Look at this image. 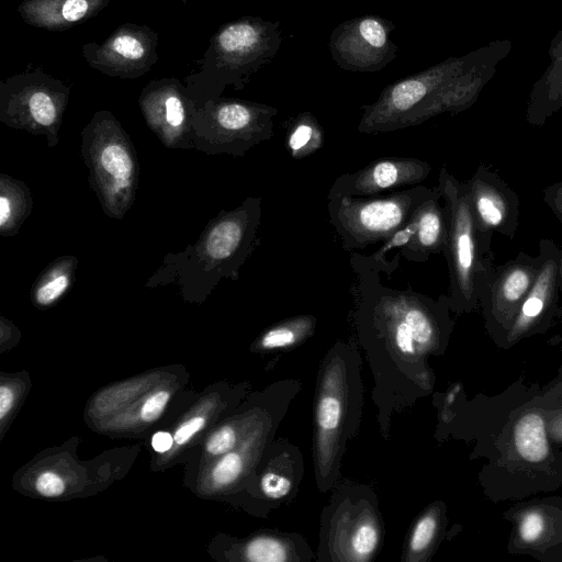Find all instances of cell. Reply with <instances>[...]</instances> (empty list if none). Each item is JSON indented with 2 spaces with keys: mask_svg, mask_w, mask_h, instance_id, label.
Wrapping results in <instances>:
<instances>
[{
  "mask_svg": "<svg viewBox=\"0 0 562 562\" xmlns=\"http://www.w3.org/2000/svg\"><path fill=\"white\" fill-rule=\"evenodd\" d=\"M559 277H560V290L562 291V247H560Z\"/></svg>",
  "mask_w": 562,
  "mask_h": 562,
  "instance_id": "f35d334b",
  "label": "cell"
},
{
  "mask_svg": "<svg viewBox=\"0 0 562 562\" xmlns=\"http://www.w3.org/2000/svg\"><path fill=\"white\" fill-rule=\"evenodd\" d=\"M316 318L312 315H299L267 328L257 339L256 349L263 352L288 350L303 344L313 336Z\"/></svg>",
  "mask_w": 562,
  "mask_h": 562,
  "instance_id": "603a6c76",
  "label": "cell"
},
{
  "mask_svg": "<svg viewBox=\"0 0 562 562\" xmlns=\"http://www.w3.org/2000/svg\"><path fill=\"white\" fill-rule=\"evenodd\" d=\"M139 106L148 125L166 136L184 131L198 110L187 88L173 77L149 81L139 95Z\"/></svg>",
  "mask_w": 562,
  "mask_h": 562,
  "instance_id": "e0dca14e",
  "label": "cell"
},
{
  "mask_svg": "<svg viewBox=\"0 0 562 562\" xmlns=\"http://www.w3.org/2000/svg\"><path fill=\"white\" fill-rule=\"evenodd\" d=\"M239 431L234 425H224L214 431L206 441V452L211 456H223L236 448Z\"/></svg>",
  "mask_w": 562,
  "mask_h": 562,
  "instance_id": "4dcf8cb0",
  "label": "cell"
},
{
  "mask_svg": "<svg viewBox=\"0 0 562 562\" xmlns=\"http://www.w3.org/2000/svg\"><path fill=\"white\" fill-rule=\"evenodd\" d=\"M71 271L70 260H59L49 267L34 284V302L48 306L58 301L70 288Z\"/></svg>",
  "mask_w": 562,
  "mask_h": 562,
  "instance_id": "4316f807",
  "label": "cell"
},
{
  "mask_svg": "<svg viewBox=\"0 0 562 562\" xmlns=\"http://www.w3.org/2000/svg\"><path fill=\"white\" fill-rule=\"evenodd\" d=\"M550 64L533 83L526 110L528 124L540 127L562 108V27L549 47Z\"/></svg>",
  "mask_w": 562,
  "mask_h": 562,
  "instance_id": "44dd1931",
  "label": "cell"
},
{
  "mask_svg": "<svg viewBox=\"0 0 562 562\" xmlns=\"http://www.w3.org/2000/svg\"><path fill=\"white\" fill-rule=\"evenodd\" d=\"M439 187L417 207V223L412 241L401 248L400 255L413 261H426L430 255L443 252L447 240V217Z\"/></svg>",
  "mask_w": 562,
  "mask_h": 562,
  "instance_id": "ffe728a7",
  "label": "cell"
},
{
  "mask_svg": "<svg viewBox=\"0 0 562 562\" xmlns=\"http://www.w3.org/2000/svg\"><path fill=\"white\" fill-rule=\"evenodd\" d=\"M70 87L41 69L25 70L0 82V119L15 128L55 134Z\"/></svg>",
  "mask_w": 562,
  "mask_h": 562,
  "instance_id": "9c48e42d",
  "label": "cell"
},
{
  "mask_svg": "<svg viewBox=\"0 0 562 562\" xmlns=\"http://www.w3.org/2000/svg\"><path fill=\"white\" fill-rule=\"evenodd\" d=\"M431 166L411 157L376 159L364 168L339 176L330 190L352 196H374L386 191H398L424 181Z\"/></svg>",
  "mask_w": 562,
  "mask_h": 562,
  "instance_id": "2e32d148",
  "label": "cell"
},
{
  "mask_svg": "<svg viewBox=\"0 0 562 562\" xmlns=\"http://www.w3.org/2000/svg\"><path fill=\"white\" fill-rule=\"evenodd\" d=\"M29 198V196H27ZM26 191L20 189L11 179L1 180L0 229L2 235L14 234L26 216Z\"/></svg>",
  "mask_w": 562,
  "mask_h": 562,
  "instance_id": "83f0119b",
  "label": "cell"
},
{
  "mask_svg": "<svg viewBox=\"0 0 562 562\" xmlns=\"http://www.w3.org/2000/svg\"><path fill=\"white\" fill-rule=\"evenodd\" d=\"M322 126L310 112L300 113L292 121L286 139L290 154L295 159L305 158L323 146Z\"/></svg>",
  "mask_w": 562,
  "mask_h": 562,
  "instance_id": "484cf974",
  "label": "cell"
},
{
  "mask_svg": "<svg viewBox=\"0 0 562 562\" xmlns=\"http://www.w3.org/2000/svg\"><path fill=\"white\" fill-rule=\"evenodd\" d=\"M273 106L238 99H209L196 110L194 122L212 128L223 140L247 149L273 134Z\"/></svg>",
  "mask_w": 562,
  "mask_h": 562,
  "instance_id": "7c38bea8",
  "label": "cell"
},
{
  "mask_svg": "<svg viewBox=\"0 0 562 562\" xmlns=\"http://www.w3.org/2000/svg\"><path fill=\"white\" fill-rule=\"evenodd\" d=\"M362 359L350 342L337 341L324 356L314 400L313 464L319 492L340 480L347 445L358 432L364 400Z\"/></svg>",
  "mask_w": 562,
  "mask_h": 562,
  "instance_id": "7a4b0ae2",
  "label": "cell"
},
{
  "mask_svg": "<svg viewBox=\"0 0 562 562\" xmlns=\"http://www.w3.org/2000/svg\"><path fill=\"white\" fill-rule=\"evenodd\" d=\"M465 61L467 55L450 57L389 85L373 103L362 106L358 132H391L429 120L430 108L439 91Z\"/></svg>",
  "mask_w": 562,
  "mask_h": 562,
  "instance_id": "ba28073f",
  "label": "cell"
},
{
  "mask_svg": "<svg viewBox=\"0 0 562 562\" xmlns=\"http://www.w3.org/2000/svg\"><path fill=\"white\" fill-rule=\"evenodd\" d=\"M35 488L42 496L58 497L65 491V483L58 474L45 471L37 476Z\"/></svg>",
  "mask_w": 562,
  "mask_h": 562,
  "instance_id": "836d02e7",
  "label": "cell"
},
{
  "mask_svg": "<svg viewBox=\"0 0 562 562\" xmlns=\"http://www.w3.org/2000/svg\"><path fill=\"white\" fill-rule=\"evenodd\" d=\"M415 213V212H414ZM417 229V223L416 218L413 214L411 220L402 226L400 229H397L390 238H387L385 241H383L382 247L374 252L372 256L369 257H362L366 259L368 266L364 268L373 269V268H380L382 269V262H384L385 254L390 250H393L394 248H403L404 246L408 245Z\"/></svg>",
  "mask_w": 562,
  "mask_h": 562,
  "instance_id": "f546056e",
  "label": "cell"
},
{
  "mask_svg": "<svg viewBox=\"0 0 562 562\" xmlns=\"http://www.w3.org/2000/svg\"><path fill=\"white\" fill-rule=\"evenodd\" d=\"M440 529V508L432 504L414 520L404 546L403 562H423L431 553Z\"/></svg>",
  "mask_w": 562,
  "mask_h": 562,
  "instance_id": "cb8c5ba5",
  "label": "cell"
},
{
  "mask_svg": "<svg viewBox=\"0 0 562 562\" xmlns=\"http://www.w3.org/2000/svg\"><path fill=\"white\" fill-rule=\"evenodd\" d=\"M252 493L269 512L294 499L304 476V458L299 447L274 438L263 451L252 473Z\"/></svg>",
  "mask_w": 562,
  "mask_h": 562,
  "instance_id": "4fadbf2b",
  "label": "cell"
},
{
  "mask_svg": "<svg viewBox=\"0 0 562 562\" xmlns=\"http://www.w3.org/2000/svg\"><path fill=\"white\" fill-rule=\"evenodd\" d=\"M393 30L392 22L378 15L347 20L330 34L331 58L344 70H381L397 55V47L391 40Z\"/></svg>",
  "mask_w": 562,
  "mask_h": 562,
  "instance_id": "8fae6325",
  "label": "cell"
},
{
  "mask_svg": "<svg viewBox=\"0 0 562 562\" xmlns=\"http://www.w3.org/2000/svg\"><path fill=\"white\" fill-rule=\"evenodd\" d=\"M109 3L110 0H23L18 12L31 26L60 32L95 16Z\"/></svg>",
  "mask_w": 562,
  "mask_h": 562,
  "instance_id": "d6986e66",
  "label": "cell"
},
{
  "mask_svg": "<svg viewBox=\"0 0 562 562\" xmlns=\"http://www.w3.org/2000/svg\"><path fill=\"white\" fill-rule=\"evenodd\" d=\"M241 558L250 562H312L316 555L302 535L265 530L248 538Z\"/></svg>",
  "mask_w": 562,
  "mask_h": 562,
  "instance_id": "7402d4cb",
  "label": "cell"
},
{
  "mask_svg": "<svg viewBox=\"0 0 562 562\" xmlns=\"http://www.w3.org/2000/svg\"><path fill=\"white\" fill-rule=\"evenodd\" d=\"M514 442L524 460L532 463L543 461L549 452L543 418L537 413L519 418L514 429Z\"/></svg>",
  "mask_w": 562,
  "mask_h": 562,
  "instance_id": "d4e9b609",
  "label": "cell"
},
{
  "mask_svg": "<svg viewBox=\"0 0 562 562\" xmlns=\"http://www.w3.org/2000/svg\"><path fill=\"white\" fill-rule=\"evenodd\" d=\"M435 190L413 186L383 196H352L329 190V221L346 250H360L390 238Z\"/></svg>",
  "mask_w": 562,
  "mask_h": 562,
  "instance_id": "8992f818",
  "label": "cell"
},
{
  "mask_svg": "<svg viewBox=\"0 0 562 562\" xmlns=\"http://www.w3.org/2000/svg\"><path fill=\"white\" fill-rule=\"evenodd\" d=\"M477 225L513 239L519 223L516 192L488 166L481 164L465 182Z\"/></svg>",
  "mask_w": 562,
  "mask_h": 562,
  "instance_id": "5bb4252c",
  "label": "cell"
},
{
  "mask_svg": "<svg viewBox=\"0 0 562 562\" xmlns=\"http://www.w3.org/2000/svg\"><path fill=\"white\" fill-rule=\"evenodd\" d=\"M544 526L546 521L539 512H528L519 524L520 538L527 543H532L541 537Z\"/></svg>",
  "mask_w": 562,
  "mask_h": 562,
  "instance_id": "1f68e13d",
  "label": "cell"
},
{
  "mask_svg": "<svg viewBox=\"0 0 562 562\" xmlns=\"http://www.w3.org/2000/svg\"><path fill=\"white\" fill-rule=\"evenodd\" d=\"M542 262L537 279L510 325V335L519 336L538 326L554 310L560 291V247L551 239L539 241Z\"/></svg>",
  "mask_w": 562,
  "mask_h": 562,
  "instance_id": "ac0fdd59",
  "label": "cell"
},
{
  "mask_svg": "<svg viewBox=\"0 0 562 562\" xmlns=\"http://www.w3.org/2000/svg\"><path fill=\"white\" fill-rule=\"evenodd\" d=\"M321 516L318 562H370L384 539V522L374 491L338 482Z\"/></svg>",
  "mask_w": 562,
  "mask_h": 562,
  "instance_id": "5b68a950",
  "label": "cell"
},
{
  "mask_svg": "<svg viewBox=\"0 0 562 562\" xmlns=\"http://www.w3.org/2000/svg\"><path fill=\"white\" fill-rule=\"evenodd\" d=\"M366 276L355 324L374 378L380 428L386 432L395 411L431 390L426 361L441 342L450 306L447 296L435 302L419 293L385 288L371 271Z\"/></svg>",
  "mask_w": 562,
  "mask_h": 562,
  "instance_id": "6da1fadb",
  "label": "cell"
},
{
  "mask_svg": "<svg viewBox=\"0 0 562 562\" xmlns=\"http://www.w3.org/2000/svg\"><path fill=\"white\" fill-rule=\"evenodd\" d=\"M257 463L237 448L225 453L217 460L211 471V480L215 487H226L237 483L244 476H250Z\"/></svg>",
  "mask_w": 562,
  "mask_h": 562,
  "instance_id": "f1b7e54d",
  "label": "cell"
},
{
  "mask_svg": "<svg viewBox=\"0 0 562 562\" xmlns=\"http://www.w3.org/2000/svg\"><path fill=\"white\" fill-rule=\"evenodd\" d=\"M14 404V393L8 385L0 386V419L3 422Z\"/></svg>",
  "mask_w": 562,
  "mask_h": 562,
  "instance_id": "8d00e7d4",
  "label": "cell"
},
{
  "mask_svg": "<svg viewBox=\"0 0 562 562\" xmlns=\"http://www.w3.org/2000/svg\"><path fill=\"white\" fill-rule=\"evenodd\" d=\"M182 2H188L189 0H181Z\"/></svg>",
  "mask_w": 562,
  "mask_h": 562,
  "instance_id": "ab89813d",
  "label": "cell"
},
{
  "mask_svg": "<svg viewBox=\"0 0 562 562\" xmlns=\"http://www.w3.org/2000/svg\"><path fill=\"white\" fill-rule=\"evenodd\" d=\"M158 34L148 25L124 23L102 43L89 42L81 53L88 65L113 78L137 79L158 61Z\"/></svg>",
  "mask_w": 562,
  "mask_h": 562,
  "instance_id": "30bf717a",
  "label": "cell"
},
{
  "mask_svg": "<svg viewBox=\"0 0 562 562\" xmlns=\"http://www.w3.org/2000/svg\"><path fill=\"white\" fill-rule=\"evenodd\" d=\"M173 436L167 431H158L151 438V447L157 452H166L173 445Z\"/></svg>",
  "mask_w": 562,
  "mask_h": 562,
  "instance_id": "74e56055",
  "label": "cell"
},
{
  "mask_svg": "<svg viewBox=\"0 0 562 562\" xmlns=\"http://www.w3.org/2000/svg\"><path fill=\"white\" fill-rule=\"evenodd\" d=\"M82 140L90 180L104 211L123 216L133 202L138 173L126 133L109 111H99L83 130Z\"/></svg>",
  "mask_w": 562,
  "mask_h": 562,
  "instance_id": "52a82bcc",
  "label": "cell"
},
{
  "mask_svg": "<svg viewBox=\"0 0 562 562\" xmlns=\"http://www.w3.org/2000/svg\"><path fill=\"white\" fill-rule=\"evenodd\" d=\"M279 22L243 16L218 27L210 40L198 71L186 88L194 100L220 97L227 86L244 89L251 76L269 64L281 44Z\"/></svg>",
  "mask_w": 562,
  "mask_h": 562,
  "instance_id": "277c9868",
  "label": "cell"
},
{
  "mask_svg": "<svg viewBox=\"0 0 562 562\" xmlns=\"http://www.w3.org/2000/svg\"><path fill=\"white\" fill-rule=\"evenodd\" d=\"M542 199L562 224V181H557L546 187Z\"/></svg>",
  "mask_w": 562,
  "mask_h": 562,
  "instance_id": "d590c367",
  "label": "cell"
},
{
  "mask_svg": "<svg viewBox=\"0 0 562 562\" xmlns=\"http://www.w3.org/2000/svg\"><path fill=\"white\" fill-rule=\"evenodd\" d=\"M561 432H562V430H561Z\"/></svg>",
  "mask_w": 562,
  "mask_h": 562,
  "instance_id": "60d3db41",
  "label": "cell"
},
{
  "mask_svg": "<svg viewBox=\"0 0 562 562\" xmlns=\"http://www.w3.org/2000/svg\"><path fill=\"white\" fill-rule=\"evenodd\" d=\"M438 187L447 217L443 254L450 277L448 303L453 311L468 312L477 306L496 269L493 233L477 225L467 183L458 180L446 166L439 171Z\"/></svg>",
  "mask_w": 562,
  "mask_h": 562,
  "instance_id": "3957f363",
  "label": "cell"
},
{
  "mask_svg": "<svg viewBox=\"0 0 562 562\" xmlns=\"http://www.w3.org/2000/svg\"><path fill=\"white\" fill-rule=\"evenodd\" d=\"M205 425L203 416H193L182 423L175 431L173 440L178 446L186 445L194 437Z\"/></svg>",
  "mask_w": 562,
  "mask_h": 562,
  "instance_id": "e575fe53",
  "label": "cell"
},
{
  "mask_svg": "<svg viewBox=\"0 0 562 562\" xmlns=\"http://www.w3.org/2000/svg\"><path fill=\"white\" fill-rule=\"evenodd\" d=\"M170 394L166 390H160L151 394L143 404L139 411V417L145 423H151L160 417L169 402Z\"/></svg>",
  "mask_w": 562,
  "mask_h": 562,
  "instance_id": "d6a6232c",
  "label": "cell"
},
{
  "mask_svg": "<svg viewBox=\"0 0 562 562\" xmlns=\"http://www.w3.org/2000/svg\"><path fill=\"white\" fill-rule=\"evenodd\" d=\"M542 262V255L525 251L496 267L494 274L480 297L487 316L504 327H510L519 306L535 283Z\"/></svg>",
  "mask_w": 562,
  "mask_h": 562,
  "instance_id": "9a60e30c",
  "label": "cell"
}]
</instances>
